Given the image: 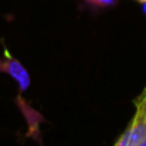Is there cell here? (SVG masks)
<instances>
[{"label":"cell","mask_w":146,"mask_h":146,"mask_svg":"<svg viewBox=\"0 0 146 146\" xmlns=\"http://www.w3.org/2000/svg\"><path fill=\"white\" fill-rule=\"evenodd\" d=\"M0 73L9 75L19 86L20 92H26L30 86V75L26 70V67L12 56L9 49L5 46V42L2 40V52H0Z\"/></svg>","instance_id":"obj_1"},{"label":"cell","mask_w":146,"mask_h":146,"mask_svg":"<svg viewBox=\"0 0 146 146\" xmlns=\"http://www.w3.org/2000/svg\"><path fill=\"white\" fill-rule=\"evenodd\" d=\"M146 139V119L133 116L127 129L116 140V146H142Z\"/></svg>","instance_id":"obj_2"},{"label":"cell","mask_w":146,"mask_h":146,"mask_svg":"<svg viewBox=\"0 0 146 146\" xmlns=\"http://www.w3.org/2000/svg\"><path fill=\"white\" fill-rule=\"evenodd\" d=\"M133 105L136 108V112L135 115L136 116H140L143 119H146V86L145 89L142 90V93L133 100Z\"/></svg>","instance_id":"obj_3"},{"label":"cell","mask_w":146,"mask_h":146,"mask_svg":"<svg viewBox=\"0 0 146 146\" xmlns=\"http://www.w3.org/2000/svg\"><path fill=\"white\" fill-rule=\"evenodd\" d=\"M83 2L93 7V9H99V10H105V9H113L117 6V0H83Z\"/></svg>","instance_id":"obj_4"},{"label":"cell","mask_w":146,"mask_h":146,"mask_svg":"<svg viewBox=\"0 0 146 146\" xmlns=\"http://www.w3.org/2000/svg\"><path fill=\"white\" fill-rule=\"evenodd\" d=\"M142 10H143V13H145V16H146V2L142 3Z\"/></svg>","instance_id":"obj_5"},{"label":"cell","mask_w":146,"mask_h":146,"mask_svg":"<svg viewBox=\"0 0 146 146\" xmlns=\"http://www.w3.org/2000/svg\"><path fill=\"white\" fill-rule=\"evenodd\" d=\"M136 2H139V3L142 5V3H145V2H146V0H136Z\"/></svg>","instance_id":"obj_6"}]
</instances>
